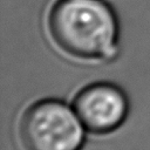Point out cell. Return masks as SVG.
<instances>
[{
    "label": "cell",
    "mask_w": 150,
    "mask_h": 150,
    "mask_svg": "<svg viewBox=\"0 0 150 150\" xmlns=\"http://www.w3.org/2000/svg\"><path fill=\"white\" fill-rule=\"evenodd\" d=\"M48 33L66 54L111 60L118 47V20L104 0H56L47 15Z\"/></svg>",
    "instance_id": "6da1fadb"
},
{
    "label": "cell",
    "mask_w": 150,
    "mask_h": 150,
    "mask_svg": "<svg viewBox=\"0 0 150 150\" xmlns=\"http://www.w3.org/2000/svg\"><path fill=\"white\" fill-rule=\"evenodd\" d=\"M82 125L66 103L47 98L25 111L19 132L26 150H80L84 141Z\"/></svg>",
    "instance_id": "7a4b0ae2"
},
{
    "label": "cell",
    "mask_w": 150,
    "mask_h": 150,
    "mask_svg": "<svg viewBox=\"0 0 150 150\" xmlns=\"http://www.w3.org/2000/svg\"><path fill=\"white\" fill-rule=\"evenodd\" d=\"M74 109L84 128L95 134H107L118 128L128 114L124 93L111 83H93L74 100Z\"/></svg>",
    "instance_id": "3957f363"
}]
</instances>
